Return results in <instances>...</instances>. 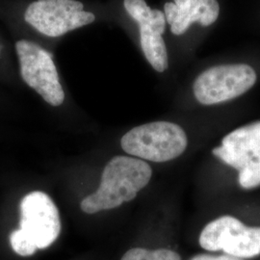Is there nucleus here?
<instances>
[{"instance_id": "obj_1", "label": "nucleus", "mask_w": 260, "mask_h": 260, "mask_svg": "<svg viewBox=\"0 0 260 260\" xmlns=\"http://www.w3.org/2000/svg\"><path fill=\"white\" fill-rule=\"evenodd\" d=\"M152 170L139 158L119 155L112 158L103 170L99 189L84 198L80 208L86 214L110 210L132 201L149 184Z\"/></svg>"}, {"instance_id": "obj_2", "label": "nucleus", "mask_w": 260, "mask_h": 260, "mask_svg": "<svg viewBox=\"0 0 260 260\" xmlns=\"http://www.w3.org/2000/svg\"><path fill=\"white\" fill-rule=\"evenodd\" d=\"M188 146L184 129L170 121L141 124L126 132L121 140V149L142 160L162 163L179 157Z\"/></svg>"}, {"instance_id": "obj_3", "label": "nucleus", "mask_w": 260, "mask_h": 260, "mask_svg": "<svg viewBox=\"0 0 260 260\" xmlns=\"http://www.w3.org/2000/svg\"><path fill=\"white\" fill-rule=\"evenodd\" d=\"M23 18L38 34L48 39L63 37L96 20L95 14L80 0H34Z\"/></svg>"}, {"instance_id": "obj_4", "label": "nucleus", "mask_w": 260, "mask_h": 260, "mask_svg": "<svg viewBox=\"0 0 260 260\" xmlns=\"http://www.w3.org/2000/svg\"><path fill=\"white\" fill-rule=\"evenodd\" d=\"M15 47L22 80L47 104L61 106L65 102V91L51 52L27 39L19 40Z\"/></svg>"}, {"instance_id": "obj_5", "label": "nucleus", "mask_w": 260, "mask_h": 260, "mask_svg": "<svg viewBox=\"0 0 260 260\" xmlns=\"http://www.w3.org/2000/svg\"><path fill=\"white\" fill-rule=\"evenodd\" d=\"M212 152L238 171V181L243 189L260 186V121L233 130Z\"/></svg>"}, {"instance_id": "obj_6", "label": "nucleus", "mask_w": 260, "mask_h": 260, "mask_svg": "<svg viewBox=\"0 0 260 260\" xmlns=\"http://www.w3.org/2000/svg\"><path fill=\"white\" fill-rule=\"evenodd\" d=\"M255 82L256 74L251 66H215L196 78L193 91L199 103L213 105L240 96L252 88Z\"/></svg>"}, {"instance_id": "obj_7", "label": "nucleus", "mask_w": 260, "mask_h": 260, "mask_svg": "<svg viewBox=\"0 0 260 260\" xmlns=\"http://www.w3.org/2000/svg\"><path fill=\"white\" fill-rule=\"evenodd\" d=\"M19 211V230L38 250H45L57 240L61 233L60 214L47 193L34 191L23 197Z\"/></svg>"}, {"instance_id": "obj_8", "label": "nucleus", "mask_w": 260, "mask_h": 260, "mask_svg": "<svg viewBox=\"0 0 260 260\" xmlns=\"http://www.w3.org/2000/svg\"><path fill=\"white\" fill-rule=\"evenodd\" d=\"M123 8L139 30L140 46L149 65L158 73L169 67L166 43L163 34L166 30L164 12L149 7L146 0H123Z\"/></svg>"}, {"instance_id": "obj_9", "label": "nucleus", "mask_w": 260, "mask_h": 260, "mask_svg": "<svg viewBox=\"0 0 260 260\" xmlns=\"http://www.w3.org/2000/svg\"><path fill=\"white\" fill-rule=\"evenodd\" d=\"M199 242L206 251H223L237 258H252L260 254L259 245L250 235L249 226L233 216H223L207 223Z\"/></svg>"}, {"instance_id": "obj_10", "label": "nucleus", "mask_w": 260, "mask_h": 260, "mask_svg": "<svg viewBox=\"0 0 260 260\" xmlns=\"http://www.w3.org/2000/svg\"><path fill=\"white\" fill-rule=\"evenodd\" d=\"M220 13L217 0H173L164 5L166 21L174 35H183L192 23L209 26Z\"/></svg>"}, {"instance_id": "obj_11", "label": "nucleus", "mask_w": 260, "mask_h": 260, "mask_svg": "<svg viewBox=\"0 0 260 260\" xmlns=\"http://www.w3.org/2000/svg\"><path fill=\"white\" fill-rule=\"evenodd\" d=\"M121 260H181L180 255L172 250H147L133 248L126 251Z\"/></svg>"}, {"instance_id": "obj_12", "label": "nucleus", "mask_w": 260, "mask_h": 260, "mask_svg": "<svg viewBox=\"0 0 260 260\" xmlns=\"http://www.w3.org/2000/svg\"><path fill=\"white\" fill-rule=\"evenodd\" d=\"M10 244L13 251L20 256H30L33 255L37 248L27 236L20 230L14 231L10 235Z\"/></svg>"}, {"instance_id": "obj_13", "label": "nucleus", "mask_w": 260, "mask_h": 260, "mask_svg": "<svg viewBox=\"0 0 260 260\" xmlns=\"http://www.w3.org/2000/svg\"><path fill=\"white\" fill-rule=\"evenodd\" d=\"M191 260H242L231 255H210V254H198Z\"/></svg>"}, {"instance_id": "obj_14", "label": "nucleus", "mask_w": 260, "mask_h": 260, "mask_svg": "<svg viewBox=\"0 0 260 260\" xmlns=\"http://www.w3.org/2000/svg\"><path fill=\"white\" fill-rule=\"evenodd\" d=\"M249 233L260 247V226H249Z\"/></svg>"}, {"instance_id": "obj_15", "label": "nucleus", "mask_w": 260, "mask_h": 260, "mask_svg": "<svg viewBox=\"0 0 260 260\" xmlns=\"http://www.w3.org/2000/svg\"><path fill=\"white\" fill-rule=\"evenodd\" d=\"M0 51H1V48H0Z\"/></svg>"}]
</instances>
